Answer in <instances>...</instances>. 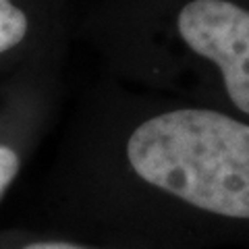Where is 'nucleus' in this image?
Returning a JSON list of instances; mask_svg holds the SVG:
<instances>
[{"instance_id":"obj_1","label":"nucleus","mask_w":249,"mask_h":249,"mask_svg":"<svg viewBox=\"0 0 249 249\" xmlns=\"http://www.w3.org/2000/svg\"><path fill=\"white\" fill-rule=\"evenodd\" d=\"M131 170L204 212L249 220V123L208 108H177L137 124Z\"/></svg>"},{"instance_id":"obj_2","label":"nucleus","mask_w":249,"mask_h":249,"mask_svg":"<svg viewBox=\"0 0 249 249\" xmlns=\"http://www.w3.org/2000/svg\"><path fill=\"white\" fill-rule=\"evenodd\" d=\"M177 29L193 52L218 67L232 106L249 114V11L231 0H191Z\"/></svg>"},{"instance_id":"obj_3","label":"nucleus","mask_w":249,"mask_h":249,"mask_svg":"<svg viewBox=\"0 0 249 249\" xmlns=\"http://www.w3.org/2000/svg\"><path fill=\"white\" fill-rule=\"evenodd\" d=\"M23 166V154L19 145L9 137L0 135V201L9 193L13 183L17 181Z\"/></svg>"},{"instance_id":"obj_4","label":"nucleus","mask_w":249,"mask_h":249,"mask_svg":"<svg viewBox=\"0 0 249 249\" xmlns=\"http://www.w3.org/2000/svg\"><path fill=\"white\" fill-rule=\"evenodd\" d=\"M13 249H91V247L67 243V241H48V239H40V241H25V243L15 245Z\"/></svg>"}]
</instances>
